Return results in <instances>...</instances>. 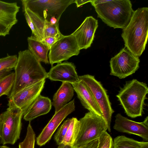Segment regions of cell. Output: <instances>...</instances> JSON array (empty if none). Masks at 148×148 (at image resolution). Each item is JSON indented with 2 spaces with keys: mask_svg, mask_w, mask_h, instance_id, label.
<instances>
[{
  "mask_svg": "<svg viewBox=\"0 0 148 148\" xmlns=\"http://www.w3.org/2000/svg\"><path fill=\"white\" fill-rule=\"evenodd\" d=\"M98 139L99 142L97 148H113V140L106 131L103 133Z\"/></svg>",
  "mask_w": 148,
  "mask_h": 148,
  "instance_id": "cell-28",
  "label": "cell"
},
{
  "mask_svg": "<svg viewBox=\"0 0 148 148\" xmlns=\"http://www.w3.org/2000/svg\"><path fill=\"white\" fill-rule=\"evenodd\" d=\"M15 78L14 72L10 73L0 80V97L6 95L10 96L13 86Z\"/></svg>",
  "mask_w": 148,
  "mask_h": 148,
  "instance_id": "cell-24",
  "label": "cell"
},
{
  "mask_svg": "<svg viewBox=\"0 0 148 148\" xmlns=\"http://www.w3.org/2000/svg\"><path fill=\"white\" fill-rule=\"evenodd\" d=\"M35 140L36 134L29 122L25 137L22 142L19 143V148H34Z\"/></svg>",
  "mask_w": 148,
  "mask_h": 148,
  "instance_id": "cell-25",
  "label": "cell"
},
{
  "mask_svg": "<svg viewBox=\"0 0 148 148\" xmlns=\"http://www.w3.org/2000/svg\"><path fill=\"white\" fill-rule=\"evenodd\" d=\"M18 60L16 55L8 56L0 58V71L5 69H14Z\"/></svg>",
  "mask_w": 148,
  "mask_h": 148,
  "instance_id": "cell-26",
  "label": "cell"
},
{
  "mask_svg": "<svg viewBox=\"0 0 148 148\" xmlns=\"http://www.w3.org/2000/svg\"><path fill=\"white\" fill-rule=\"evenodd\" d=\"M97 17L110 27L123 29L134 12L130 0H111L94 7Z\"/></svg>",
  "mask_w": 148,
  "mask_h": 148,
  "instance_id": "cell-4",
  "label": "cell"
},
{
  "mask_svg": "<svg viewBox=\"0 0 148 148\" xmlns=\"http://www.w3.org/2000/svg\"><path fill=\"white\" fill-rule=\"evenodd\" d=\"M75 68L74 64L71 62L58 64L52 66L48 73V78L52 81H60L72 84L79 80Z\"/></svg>",
  "mask_w": 148,
  "mask_h": 148,
  "instance_id": "cell-16",
  "label": "cell"
},
{
  "mask_svg": "<svg viewBox=\"0 0 148 148\" xmlns=\"http://www.w3.org/2000/svg\"><path fill=\"white\" fill-rule=\"evenodd\" d=\"M72 84L82 106L89 112L103 116L101 109L86 84L79 79L78 82Z\"/></svg>",
  "mask_w": 148,
  "mask_h": 148,
  "instance_id": "cell-17",
  "label": "cell"
},
{
  "mask_svg": "<svg viewBox=\"0 0 148 148\" xmlns=\"http://www.w3.org/2000/svg\"><path fill=\"white\" fill-rule=\"evenodd\" d=\"M148 93L145 83L133 79L126 81L116 96L127 115L134 118L142 116Z\"/></svg>",
  "mask_w": 148,
  "mask_h": 148,
  "instance_id": "cell-3",
  "label": "cell"
},
{
  "mask_svg": "<svg viewBox=\"0 0 148 148\" xmlns=\"http://www.w3.org/2000/svg\"><path fill=\"white\" fill-rule=\"evenodd\" d=\"M80 127L79 120L71 118V121L63 140V143L73 147L78 136Z\"/></svg>",
  "mask_w": 148,
  "mask_h": 148,
  "instance_id": "cell-23",
  "label": "cell"
},
{
  "mask_svg": "<svg viewBox=\"0 0 148 148\" xmlns=\"http://www.w3.org/2000/svg\"><path fill=\"white\" fill-rule=\"evenodd\" d=\"M140 60L125 47L110 59V75L119 79L134 73L139 68Z\"/></svg>",
  "mask_w": 148,
  "mask_h": 148,
  "instance_id": "cell-8",
  "label": "cell"
},
{
  "mask_svg": "<svg viewBox=\"0 0 148 148\" xmlns=\"http://www.w3.org/2000/svg\"><path fill=\"white\" fill-rule=\"evenodd\" d=\"M79 78L86 84L93 94L101 109L103 117L107 123L108 130L110 132L112 116L114 111L112 107L106 90L93 75L86 74L79 76Z\"/></svg>",
  "mask_w": 148,
  "mask_h": 148,
  "instance_id": "cell-9",
  "label": "cell"
},
{
  "mask_svg": "<svg viewBox=\"0 0 148 148\" xmlns=\"http://www.w3.org/2000/svg\"><path fill=\"white\" fill-rule=\"evenodd\" d=\"M75 0H22L23 10L27 9L45 22L59 25L62 14Z\"/></svg>",
  "mask_w": 148,
  "mask_h": 148,
  "instance_id": "cell-5",
  "label": "cell"
},
{
  "mask_svg": "<svg viewBox=\"0 0 148 148\" xmlns=\"http://www.w3.org/2000/svg\"><path fill=\"white\" fill-rule=\"evenodd\" d=\"M80 50L72 34L63 35L50 49L48 55L49 63L52 66L54 63H61L73 56L78 55Z\"/></svg>",
  "mask_w": 148,
  "mask_h": 148,
  "instance_id": "cell-10",
  "label": "cell"
},
{
  "mask_svg": "<svg viewBox=\"0 0 148 148\" xmlns=\"http://www.w3.org/2000/svg\"><path fill=\"white\" fill-rule=\"evenodd\" d=\"M98 139L93 140L86 144L80 147H73V148H97L98 144Z\"/></svg>",
  "mask_w": 148,
  "mask_h": 148,
  "instance_id": "cell-31",
  "label": "cell"
},
{
  "mask_svg": "<svg viewBox=\"0 0 148 148\" xmlns=\"http://www.w3.org/2000/svg\"><path fill=\"white\" fill-rule=\"evenodd\" d=\"M10 69H5L0 71V80L4 77L11 73Z\"/></svg>",
  "mask_w": 148,
  "mask_h": 148,
  "instance_id": "cell-34",
  "label": "cell"
},
{
  "mask_svg": "<svg viewBox=\"0 0 148 148\" xmlns=\"http://www.w3.org/2000/svg\"><path fill=\"white\" fill-rule=\"evenodd\" d=\"M115 123L113 128L119 132L138 136L144 140H148V117L147 116L142 122H137L118 113L115 116Z\"/></svg>",
  "mask_w": 148,
  "mask_h": 148,
  "instance_id": "cell-13",
  "label": "cell"
},
{
  "mask_svg": "<svg viewBox=\"0 0 148 148\" xmlns=\"http://www.w3.org/2000/svg\"><path fill=\"white\" fill-rule=\"evenodd\" d=\"M20 7L16 2L8 3L0 1V36L9 34L12 26L17 22L16 14Z\"/></svg>",
  "mask_w": 148,
  "mask_h": 148,
  "instance_id": "cell-15",
  "label": "cell"
},
{
  "mask_svg": "<svg viewBox=\"0 0 148 148\" xmlns=\"http://www.w3.org/2000/svg\"><path fill=\"white\" fill-rule=\"evenodd\" d=\"M8 108L0 116L2 122V144H14L20 138L23 112L19 108L8 105Z\"/></svg>",
  "mask_w": 148,
  "mask_h": 148,
  "instance_id": "cell-7",
  "label": "cell"
},
{
  "mask_svg": "<svg viewBox=\"0 0 148 148\" xmlns=\"http://www.w3.org/2000/svg\"><path fill=\"white\" fill-rule=\"evenodd\" d=\"M75 110L74 99L59 111L55 112L52 118L36 138L37 144L41 146L48 142L64 119Z\"/></svg>",
  "mask_w": 148,
  "mask_h": 148,
  "instance_id": "cell-12",
  "label": "cell"
},
{
  "mask_svg": "<svg viewBox=\"0 0 148 148\" xmlns=\"http://www.w3.org/2000/svg\"><path fill=\"white\" fill-rule=\"evenodd\" d=\"M109 1L107 0H92L90 3L94 7L97 5L105 3Z\"/></svg>",
  "mask_w": 148,
  "mask_h": 148,
  "instance_id": "cell-33",
  "label": "cell"
},
{
  "mask_svg": "<svg viewBox=\"0 0 148 148\" xmlns=\"http://www.w3.org/2000/svg\"><path fill=\"white\" fill-rule=\"evenodd\" d=\"M60 33L59 29V25H52L45 22L43 39L47 37L56 36Z\"/></svg>",
  "mask_w": 148,
  "mask_h": 148,
  "instance_id": "cell-29",
  "label": "cell"
},
{
  "mask_svg": "<svg viewBox=\"0 0 148 148\" xmlns=\"http://www.w3.org/2000/svg\"><path fill=\"white\" fill-rule=\"evenodd\" d=\"M2 119L0 116V144H2Z\"/></svg>",
  "mask_w": 148,
  "mask_h": 148,
  "instance_id": "cell-35",
  "label": "cell"
},
{
  "mask_svg": "<svg viewBox=\"0 0 148 148\" xmlns=\"http://www.w3.org/2000/svg\"><path fill=\"white\" fill-rule=\"evenodd\" d=\"M45 82V79H43L22 89L9 98L8 105L19 108L24 114L40 95Z\"/></svg>",
  "mask_w": 148,
  "mask_h": 148,
  "instance_id": "cell-11",
  "label": "cell"
},
{
  "mask_svg": "<svg viewBox=\"0 0 148 148\" xmlns=\"http://www.w3.org/2000/svg\"><path fill=\"white\" fill-rule=\"evenodd\" d=\"M52 106L48 97L40 95L28 108L23 115L26 121L30 122L37 117L48 113Z\"/></svg>",
  "mask_w": 148,
  "mask_h": 148,
  "instance_id": "cell-18",
  "label": "cell"
},
{
  "mask_svg": "<svg viewBox=\"0 0 148 148\" xmlns=\"http://www.w3.org/2000/svg\"><path fill=\"white\" fill-rule=\"evenodd\" d=\"M27 22L33 36L42 41L43 40L45 21L27 9L23 10Z\"/></svg>",
  "mask_w": 148,
  "mask_h": 148,
  "instance_id": "cell-20",
  "label": "cell"
},
{
  "mask_svg": "<svg viewBox=\"0 0 148 148\" xmlns=\"http://www.w3.org/2000/svg\"><path fill=\"white\" fill-rule=\"evenodd\" d=\"M61 33L54 37H49L45 38L42 42L46 45L49 50L52 46L59 39L63 36Z\"/></svg>",
  "mask_w": 148,
  "mask_h": 148,
  "instance_id": "cell-30",
  "label": "cell"
},
{
  "mask_svg": "<svg viewBox=\"0 0 148 148\" xmlns=\"http://www.w3.org/2000/svg\"><path fill=\"white\" fill-rule=\"evenodd\" d=\"M74 89L71 84L62 82L61 86L54 94L52 102L56 112L67 104L72 98Z\"/></svg>",
  "mask_w": 148,
  "mask_h": 148,
  "instance_id": "cell-19",
  "label": "cell"
},
{
  "mask_svg": "<svg viewBox=\"0 0 148 148\" xmlns=\"http://www.w3.org/2000/svg\"><path fill=\"white\" fill-rule=\"evenodd\" d=\"M113 148H148V142L138 141L124 136H119L114 139Z\"/></svg>",
  "mask_w": 148,
  "mask_h": 148,
  "instance_id": "cell-22",
  "label": "cell"
},
{
  "mask_svg": "<svg viewBox=\"0 0 148 148\" xmlns=\"http://www.w3.org/2000/svg\"><path fill=\"white\" fill-rule=\"evenodd\" d=\"M92 0H74V3H76L77 8L79 7L82 5L89 2H91Z\"/></svg>",
  "mask_w": 148,
  "mask_h": 148,
  "instance_id": "cell-32",
  "label": "cell"
},
{
  "mask_svg": "<svg viewBox=\"0 0 148 148\" xmlns=\"http://www.w3.org/2000/svg\"><path fill=\"white\" fill-rule=\"evenodd\" d=\"M71 121V118H69L64 121L55 134L54 139L57 144L63 143Z\"/></svg>",
  "mask_w": 148,
  "mask_h": 148,
  "instance_id": "cell-27",
  "label": "cell"
},
{
  "mask_svg": "<svg viewBox=\"0 0 148 148\" xmlns=\"http://www.w3.org/2000/svg\"><path fill=\"white\" fill-rule=\"evenodd\" d=\"M78 136L73 147L83 146L95 139L108 130L107 123L103 116L88 112L79 120Z\"/></svg>",
  "mask_w": 148,
  "mask_h": 148,
  "instance_id": "cell-6",
  "label": "cell"
},
{
  "mask_svg": "<svg viewBox=\"0 0 148 148\" xmlns=\"http://www.w3.org/2000/svg\"><path fill=\"white\" fill-rule=\"evenodd\" d=\"M148 33V8L142 7L134 11L130 21L123 29L121 36L125 47L139 57L144 51Z\"/></svg>",
  "mask_w": 148,
  "mask_h": 148,
  "instance_id": "cell-2",
  "label": "cell"
},
{
  "mask_svg": "<svg viewBox=\"0 0 148 148\" xmlns=\"http://www.w3.org/2000/svg\"><path fill=\"white\" fill-rule=\"evenodd\" d=\"M28 49L40 62L49 64L48 53L49 49L42 41L34 36L28 37Z\"/></svg>",
  "mask_w": 148,
  "mask_h": 148,
  "instance_id": "cell-21",
  "label": "cell"
},
{
  "mask_svg": "<svg viewBox=\"0 0 148 148\" xmlns=\"http://www.w3.org/2000/svg\"><path fill=\"white\" fill-rule=\"evenodd\" d=\"M73 147L63 143L58 145V148H73Z\"/></svg>",
  "mask_w": 148,
  "mask_h": 148,
  "instance_id": "cell-36",
  "label": "cell"
},
{
  "mask_svg": "<svg viewBox=\"0 0 148 148\" xmlns=\"http://www.w3.org/2000/svg\"><path fill=\"white\" fill-rule=\"evenodd\" d=\"M98 27L97 20L92 16H88L71 34L75 38L80 50L91 46Z\"/></svg>",
  "mask_w": 148,
  "mask_h": 148,
  "instance_id": "cell-14",
  "label": "cell"
},
{
  "mask_svg": "<svg viewBox=\"0 0 148 148\" xmlns=\"http://www.w3.org/2000/svg\"><path fill=\"white\" fill-rule=\"evenodd\" d=\"M14 84L8 99L27 86L48 77V73L29 49L19 51L14 68Z\"/></svg>",
  "mask_w": 148,
  "mask_h": 148,
  "instance_id": "cell-1",
  "label": "cell"
},
{
  "mask_svg": "<svg viewBox=\"0 0 148 148\" xmlns=\"http://www.w3.org/2000/svg\"><path fill=\"white\" fill-rule=\"evenodd\" d=\"M0 148H11L8 147L6 145H3L0 146Z\"/></svg>",
  "mask_w": 148,
  "mask_h": 148,
  "instance_id": "cell-37",
  "label": "cell"
}]
</instances>
